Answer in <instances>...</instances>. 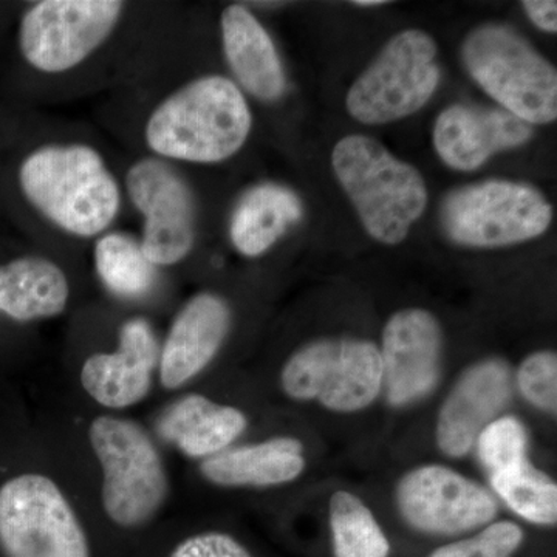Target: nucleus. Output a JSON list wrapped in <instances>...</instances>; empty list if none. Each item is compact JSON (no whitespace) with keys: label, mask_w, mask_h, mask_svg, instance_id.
<instances>
[{"label":"nucleus","mask_w":557,"mask_h":557,"mask_svg":"<svg viewBox=\"0 0 557 557\" xmlns=\"http://www.w3.org/2000/svg\"><path fill=\"white\" fill-rule=\"evenodd\" d=\"M160 341L146 318L123 322L112 351H97L83 362L81 387L97 405L109 410L137 406L152 391L159 373Z\"/></svg>","instance_id":"13"},{"label":"nucleus","mask_w":557,"mask_h":557,"mask_svg":"<svg viewBox=\"0 0 557 557\" xmlns=\"http://www.w3.org/2000/svg\"><path fill=\"white\" fill-rule=\"evenodd\" d=\"M533 137V126L504 109L450 106L440 113L434 146L456 171H475L502 150L519 148Z\"/></svg>","instance_id":"16"},{"label":"nucleus","mask_w":557,"mask_h":557,"mask_svg":"<svg viewBox=\"0 0 557 557\" xmlns=\"http://www.w3.org/2000/svg\"><path fill=\"white\" fill-rule=\"evenodd\" d=\"M357 7H380L383 5L384 0H357V2H354Z\"/></svg>","instance_id":"31"},{"label":"nucleus","mask_w":557,"mask_h":557,"mask_svg":"<svg viewBox=\"0 0 557 557\" xmlns=\"http://www.w3.org/2000/svg\"><path fill=\"white\" fill-rule=\"evenodd\" d=\"M440 219L456 244L498 248L542 236L552 225L553 208L525 183L487 180L450 193Z\"/></svg>","instance_id":"7"},{"label":"nucleus","mask_w":557,"mask_h":557,"mask_svg":"<svg viewBox=\"0 0 557 557\" xmlns=\"http://www.w3.org/2000/svg\"><path fill=\"white\" fill-rule=\"evenodd\" d=\"M119 0H40L20 24V50L30 67L62 75L79 67L104 46L123 17Z\"/></svg>","instance_id":"9"},{"label":"nucleus","mask_w":557,"mask_h":557,"mask_svg":"<svg viewBox=\"0 0 557 557\" xmlns=\"http://www.w3.org/2000/svg\"><path fill=\"white\" fill-rule=\"evenodd\" d=\"M231 329V309L222 296L200 292L190 296L172 319L160 344L161 387L180 391L211 364Z\"/></svg>","instance_id":"14"},{"label":"nucleus","mask_w":557,"mask_h":557,"mask_svg":"<svg viewBox=\"0 0 557 557\" xmlns=\"http://www.w3.org/2000/svg\"><path fill=\"white\" fill-rule=\"evenodd\" d=\"M399 509L410 525L434 534H458L485 525L497 505L478 483L443 467L416 469L398 487Z\"/></svg>","instance_id":"12"},{"label":"nucleus","mask_w":557,"mask_h":557,"mask_svg":"<svg viewBox=\"0 0 557 557\" xmlns=\"http://www.w3.org/2000/svg\"><path fill=\"white\" fill-rule=\"evenodd\" d=\"M332 164L370 236L381 244H401L426 209L420 172L366 135L339 139Z\"/></svg>","instance_id":"3"},{"label":"nucleus","mask_w":557,"mask_h":557,"mask_svg":"<svg viewBox=\"0 0 557 557\" xmlns=\"http://www.w3.org/2000/svg\"><path fill=\"white\" fill-rule=\"evenodd\" d=\"M523 9L537 28L547 33H556L557 3L555 0H527L523 2Z\"/></svg>","instance_id":"30"},{"label":"nucleus","mask_w":557,"mask_h":557,"mask_svg":"<svg viewBox=\"0 0 557 557\" xmlns=\"http://www.w3.org/2000/svg\"><path fill=\"white\" fill-rule=\"evenodd\" d=\"M518 383L528 401L556 413L557 358L553 351L531 355L519 368Z\"/></svg>","instance_id":"28"},{"label":"nucleus","mask_w":557,"mask_h":557,"mask_svg":"<svg viewBox=\"0 0 557 557\" xmlns=\"http://www.w3.org/2000/svg\"><path fill=\"white\" fill-rule=\"evenodd\" d=\"M302 215V201L295 190L277 183H260L248 189L233 209L231 244L245 258H259Z\"/></svg>","instance_id":"22"},{"label":"nucleus","mask_w":557,"mask_h":557,"mask_svg":"<svg viewBox=\"0 0 557 557\" xmlns=\"http://www.w3.org/2000/svg\"><path fill=\"white\" fill-rule=\"evenodd\" d=\"M251 129V109L239 86L226 76L203 75L152 109L143 138L168 163L218 164L244 148Z\"/></svg>","instance_id":"2"},{"label":"nucleus","mask_w":557,"mask_h":557,"mask_svg":"<svg viewBox=\"0 0 557 557\" xmlns=\"http://www.w3.org/2000/svg\"><path fill=\"white\" fill-rule=\"evenodd\" d=\"M440 348L438 322L428 311L408 309L388 319L380 354L383 386L392 405H408L434 388Z\"/></svg>","instance_id":"15"},{"label":"nucleus","mask_w":557,"mask_h":557,"mask_svg":"<svg viewBox=\"0 0 557 557\" xmlns=\"http://www.w3.org/2000/svg\"><path fill=\"white\" fill-rule=\"evenodd\" d=\"M335 557H387L391 547L370 509L354 494L338 491L330 500Z\"/></svg>","instance_id":"24"},{"label":"nucleus","mask_w":557,"mask_h":557,"mask_svg":"<svg viewBox=\"0 0 557 557\" xmlns=\"http://www.w3.org/2000/svg\"><path fill=\"white\" fill-rule=\"evenodd\" d=\"M437 44L423 30L388 40L347 95V110L362 124H387L418 112L437 90Z\"/></svg>","instance_id":"8"},{"label":"nucleus","mask_w":557,"mask_h":557,"mask_svg":"<svg viewBox=\"0 0 557 557\" xmlns=\"http://www.w3.org/2000/svg\"><path fill=\"white\" fill-rule=\"evenodd\" d=\"M479 457L491 475L518 467L525 458V429L516 418L491 421L478 438Z\"/></svg>","instance_id":"26"},{"label":"nucleus","mask_w":557,"mask_h":557,"mask_svg":"<svg viewBox=\"0 0 557 557\" xmlns=\"http://www.w3.org/2000/svg\"><path fill=\"white\" fill-rule=\"evenodd\" d=\"M299 440L278 437L225 449L205 458L200 472L218 486H276L293 482L302 474L306 460Z\"/></svg>","instance_id":"21"},{"label":"nucleus","mask_w":557,"mask_h":557,"mask_svg":"<svg viewBox=\"0 0 557 557\" xmlns=\"http://www.w3.org/2000/svg\"><path fill=\"white\" fill-rule=\"evenodd\" d=\"M461 53L469 75L502 109L531 126L556 120V69L518 33L482 25L469 33Z\"/></svg>","instance_id":"5"},{"label":"nucleus","mask_w":557,"mask_h":557,"mask_svg":"<svg viewBox=\"0 0 557 557\" xmlns=\"http://www.w3.org/2000/svg\"><path fill=\"white\" fill-rule=\"evenodd\" d=\"M127 199L143 219L139 247L149 262L170 269L188 259L197 239V207L188 182L168 161L145 157L124 178Z\"/></svg>","instance_id":"11"},{"label":"nucleus","mask_w":557,"mask_h":557,"mask_svg":"<svg viewBox=\"0 0 557 557\" xmlns=\"http://www.w3.org/2000/svg\"><path fill=\"white\" fill-rule=\"evenodd\" d=\"M94 263L102 285L119 298H145L156 285V267L146 258L139 242L127 234L108 231L98 237Z\"/></svg>","instance_id":"23"},{"label":"nucleus","mask_w":557,"mask_h":557,"mask_svg":"<svg viewBox=\"0 0 557 557\" xmlns=\"http://www.w3.org/2000/svg\"><path fill=\"white\" fill-rule=\"evenodd\" d=\"M67 273L44 256H22L0 265V313L13 321L60 317L70 302Z\"/></svg>","instance_id":"19"},{"label":"nucleus","mask_w":557,"mask_h":557,"mask_svg":"<svg viewBox=\"0 0 557 557\" xmlns=\"http://www.w3.org/2000/svg\"><path fill=\"white\" fill-rule=\"evenodd\" d=\"M0 556L94 557L86 527L57 480L32 471L0 485Z\"/></svg>","instance_id":"6"},{"label":"nucleus","mask_w":557,"mask_h":557,"mask_svg":"<svg viewBox=\"0 0 557 557\" xmlns=\"http://www.w3.org/2000/svg\"><path fill=\"white\" fill-rule=\"evenodd\" d=\"M24 199L53 228L75 239H98L119 219L123 190L104 156L83 141H51L22 160Z\"/></svg>","instance_id":"1"},{"label":"nucleus","mask_w":557,"mask_h":557,"mask_svg":"<svg viewBox=\"0 0 557 557\" xmlns=\"http://www.w3.org/2000/svg\"><path fill=\"white\" fill-rule=\"evenodd\" d=\"M511 397L507 362L487 359L472 366L458 380L440 410L437 442L450 457H463Z\"/></svg>","instance_id":"17"},{"label":"nucleus","mask_w":557,"mask_h":557,"mask_svg":"<svg viewBox=\"0 0 557 557\" xmlns=\"http://www.w3.org/2000/svg\"><path fill=\"white\" fill-rule=\"evenodd\" d=\"M223 53L240 90L274 102L287 87L281 58L270 33L245 5H230L220 16Z\"/></svg>","instance_id":"18"},{"label":"nucleus","mask_w":557,"mask_h":557,"mask_svg":"<svg viewBox=\"0 0 557 557\" xmlns=\"http://www.w3.org/2000/svg\"><path fill=\"white\" fill-rule=\"evenodd\" d=\"M247 424L242 410L193 394L180 398L160 417L159 432L186 457L205 460L228 449Z\"/></svg>","instance_id":"20"},{"label":"nucleus","mask_w":557,"mask_h":557,"mask_svg":"<svg viewBox=\"0 0 557 557\" xmlns=\"http://www.w3.org/2000/svg\"><path fill=\"white\" fill-rule=\"evenodd\" d=\"M491 483L500 497L522 516L541 525H555L557 520V486L544 472L523 460L518 467L491 475Z\"/></svg>","instance_id":"25"},{"label":"nucleus","mask_w":557,"mask_h":557,"mask_svg":"<svg viewBox=\"0 0 557 557\" xmlns=\"http://www.w3.org/2000/svg\"><path fill=\"white\" fill-rule=\"evenodd\" d=\"M89 443L101 468V505L121 530L149 525L168 502L170 474L159 446L131 418L104 413L89 426Z\"/></svg>","instance_id":"4"},{"label":"nucleus","mask_w":557,"mask_h":557,"mask_svg":"<svg viewBox=\"0 0 557 557\" xmlns=\"http://www.w3.org/2000/svg\"><path fill=\"white\" fill-rule=\"evenodd\" d=\"M168 557H252L244 545L230 534L205 531L178 542Z\"/></svg>","instance_id":"29"},{"label":"nucleus","mask_w":557,"mask_h":557,"mask_svg":"<svg viewBox=\"0 0 557 557\" xmlns=\"http://www.w3.org/2000/svg\"><path fill=\"white\" fill-rule=\"evenodd\" d=\"M281 383L288 397L318 398L336 412H355L379 397L383 387L381 354L369 341H317L288 359Z\"/></svg>","instance_id":"10"},{"label":"nucleus","mask_w":557,"mask_h":557,"mask_svg":"<svg viewBox=\"0 0 557 557\" xmlns=\"http://www.w3.org/2000/svg\"><path fill=\"white\" fill-rule=\"evenodd\" d=\"M522 541V530L516 523L498 522L478 536L438 548L431 557H511Z\"/></svg>","instance_id":"27"}]
</instances>
